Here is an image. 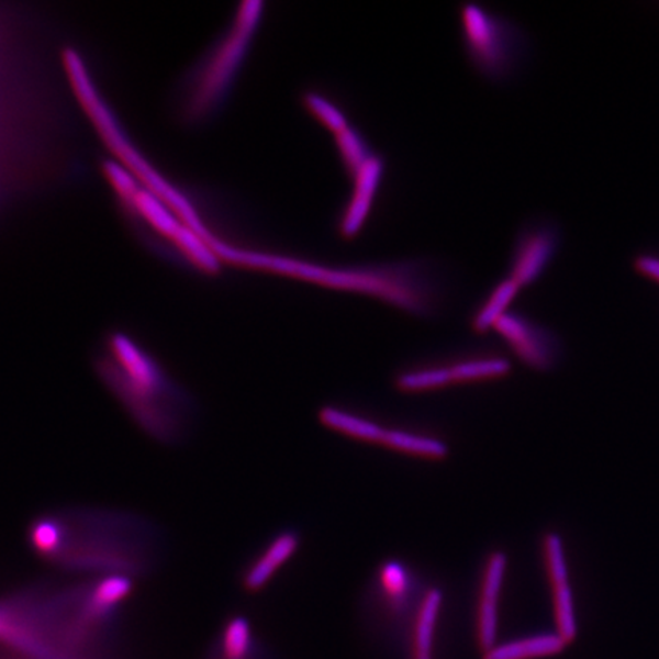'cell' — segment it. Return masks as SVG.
Segmentation results:
<instances>
[{"mask_svg":"<svg viewBox=\"0 0 659 659\" xmlns=\"http://www.w3.org/2000/svg\"><path fill=\"white\" fill-rule=\"evenodd\" d=\"M37 25L0 5V211L81 168L72 115Z\"/></svg>","mask_w":659,"mask_h":659,"instance_id":"1","label":"cell"},{"mask_svg":"<svg viewBox=\"0 0 659 659\" xmlns=\"http://www.w3.org/2000/svg\"><path fill=\"white\" fill-rule=\"evenodd\" d=\"M25 544L41 562L62 572L141 579L158 567L163 537L147 517L125 510L62 507L26 524Z\"/></svg>","mask_w":659,"mask_h":659,"instance_id":"2","label":"cell"},{"mask_svg":"<svg viewBox=\"0 0 659 659\" xmlns=\"http://www.w3.org/2000/svg\"><path fill=\"white\" fill-rule=\"evenodd\" d=\"M92 367L98 380L145 437L159 445L176 446L190 434L196 418L194 398L132 333H105Z\"/></svg>","mask_w":659,"mask_h":659,"instance_id":"3","label":"cell"},{"mask_svg":"<svg viewBox=\"0 0 659 659\" xmlns=\"http://www.w3.org/2000/svg\"><path fill=\"white\" fill-rule=\"evenodd\" d=\"M242 269L260 270L325 289L376 298L402 312L422 317L434 315L445 297V277L437 263L427 258L333 266L292 255L247 249L243 255Z\"/></svg>","mask_w":659,"mask_h":659,"instance_id":"4","label":"cell"},{"mask_svg":"<svg viewBox=\"0 0 659 659\" xmlns=\"http://www.w3.org/2000/svg\"><path fill=\"white\" fill-rule=\"evenodd\" d=\"M265 3L243 2L230 26L180 81L176 116L188 127L208 123L233 93L247 55L260 30Z\"/></svg>","mask_w":659,"mask_h":659,"instance_id":"5","label":"cell"},{"mask_svg":"<svg viewBox=\"0 0 659 659\" xmlns=\"http://www.w3.org/2000/svg\"><path fill=\"white\" fill-rule=\"evenodd\" d=\"M103 171L125 217L132 220L148 242L160 247V253L178 257L200 272H219L222 263L211 243L186 225L167 203L141 186L120 164L108 160Z\"/></svg>","mask_w":659,"mask_h":659,"instance_id":"6","label":"cell"},{"mask_svg":"<svg viewBox=\"0 0 659 659\" xmlns=\"http://www.w3.org/2000/svg\"><path fill=\"white\" fill-rule=\"evenodd\" d=\"M460 18L466 54L478 74L493 82L513 78L528 53L524 30L478 5L462 7Z\"/></svg>","mask_w":659,"mask_h":659,"instance_id":"7","label":"cell"},{"mask_svg":"<svg viewBox=\"0 0 659 659\" xmlns=\"http://www.w3.org/2000/svg\"><path fill=\"white\" fill-rule=\"evenodd\" d=\"M560 246V231L549 220H539L524 226L517 234L510 258V280L521 289L543 277Z\"/></svg>","mask_w":659,"mask_h":659,"instance_id":"8","label":"cell"},{"mask_svg":"<svg viewBox=\"0 0 659 659\" xmlns=\"http://www.w3.org/2000/svg\"><path fill=\"white\" fill-rule=\"evenodd\" d=\"M521 362L537 371H548L559 359L560 344L543 325L516 312H509L493 327Z\"/></svg>","mask_w":659,"mask_h":659,"instance_id":"9","label":"cell"},{"mask_svg":"<svg viewBox=\"0 0 659 659\" xmlns=\"http://www.w3.org/2000/svg\"><path fill=\"white\" fill-rule=\"evenodd\" d=\"M544 557L549 583H551L556 632L565 641L570 643L577 634V618L562 537L555 533L545 536Z\"/></svg>","mask_w":659,"mask_h":659,"instance_id":"10","label":"cell"},{"mask_svg":"<svg viewBox=\"0 0 659 659\" xmlns=\"http://www.w3.org/2000/svg\"><path fill=\"white\" fill-rule=\"evenodd\" d=\"M509 559L504 551H493L482 571L480 602L477 612V638L482 652L498 645L500 599L507 574Z\"/></svg>","mask_w":659,"mask_h":659,"instance_id":"11","label":"cell"},{"mask_svg":"<svg viewBox=\"0 0 659 659\" xmlns=\"http://www.w3.org/2000/svg\"><path fill=\"white\" fill-rule=\"evenodd\" d=\"M384 167H387V163H384L383 156L376 153L364 165L362 170L351 179V198L345 205L339 222H337V233L345 241H353L362 231L365 222L371 213L380 183H382Z\"/></svg>","mask_w":659,"mask_h":659,"instance_id":"12","label":"cell"},{"mask_svg":"<svg viewBox=\"0 0 659 659\" xmlns=\"http://www.w3.org/2000/svg\"><path fill=\"white\" fill-rule=\"evenodd\" d=\"M301 536L295 529H284L278 533L253 562L246 565L241 574L243 591L247 594H258L268 588L273 577L300 549Z\"/></svg>","mask_w":659,"mask_h":659,"instance_id":"13","label":"cell"},{"mask_svg":"<svg viewBox=\"0 0 659 659\" xmlns=\"http://www.w3.org/2000/svg\"><path fill=\"white\" fill-rule=\"evenodd\" d=\"M317 418H320L321 425L327 427V429L357 439V442L371 443V445L382 446L388 429V427L379 425L370 418H364L360 415L340 410V407L330 405L321 407L317 412Z\"/></svg>","mask_w":659,"mask_h":659,"instance_id":"14","label":"cell"},{"mask_svg":"<svg viewBox=\"0 0 659 659\" xmlns=\"http://www.w3.org/2000/svg\"><path fill=\"white\" fill-rule=\"evenodd\" d=\"M443 591L431 588L423 595L417 612H415L414 625H412V650L415 658H433L435 630L439 612L443 607Z\"/></svg>","mask_w":659,"mask_h":659,"instance_id":"15","label":"cell"},{"mask_svg":"<svg viewBox=\"0 0 659 659\" xmlns=\"http://www.w3.org/2000/svg\"><path fill=\"white\" fill-rule=\"evenodd\" d=\"M568 643L556 634H537L532 637L498 643L482 659H537L562 652Z\"/></svg>","mask_w":659,"mask_h":659,"instance_id":"16","label":"cell"},{"mask_svg":"<svg viewBox=\"0 0 659 659\" xmlns=\"http://www.w3.org/2000/svg\"><path fill=\"white\" fill-rule=\"evenodd\" d=\"M382 446L423 460L443 461L450 454L449 445L442 438L395 429V427L387 429Z\"/></svg>","mask_w":659,"mask_h":659,"instance_id":"17","label":"cell"},{"mask_svg":"<svg viewBox=\"0 0 659 659\" xmlns=\"http://www.w3.org/2000/svg\"><path fill=\"white\" fill-rule=\"evenodd\" d=\"M520 290V286L509 277L498 282L472 317L473 332L488 333L490 328H493L502 316L507 315L509 308L516 300Z\"/></svg>","mask_w":659,"mask_h":659,"instance_id":"18","label":"cell"},{"mask_svg":"<svg viewBox=\"0 0 659 659\" xmlns=\"http://www.w3.org/2000/svg\"><path fill=\"white\" fill-rule=\"evenodd\" d=\"M453 384L482 382L507 378L512 372V362L507 357H474L461 362L447 365Z\"/></svg>","mask_w":659,"mask_h":659,"instance_id":"19","label":"cell"},{"mask_svg":"<svg viewBox=\"0 0 659 659\" xmlns=\"http://www.w3.org/2000/svg\"><path fill=\"white\" fill-rule=\"evenodd\" d=\"M257 649L253 626L243 615H234L223 625L219 637L222 659H249Z\"/></svg>","mask_w":659,"mask_h":659,"instance_id":"20","label":"cell"},{"mask_svg":"<svg viewBox=\"0 0 659 659\" xmlns=\"http://www.w3.org/2000/svg\"><path fill=\"white\" fill-rule=\"evenodd\" d=\"M335 143L345 171L350 176V179L355 178L357 172L362 170L364 165L376 155L364 133L357 131L353 125H348L345 131L337 133Z\"/></svg>","mask_w":659,"mask_h":659,"instance_id":"21","label":"cell"},{"mask_svg":"<svg viewBox=\"0 0 659 659\" xmlns=\"http://www.w3.org/2000/svg\"><path fill=\"white\" fill-rule=\"evenodd\" d=\"M379 583L387 597V606L392 607L398 615L402 614L400 610L406 606L411 591V579L405 565L398 560L383 563L379 571Z\"/></svg>","mask_w":659,"mask_h":659,"instance_id":"22","label":"cell"},{"mask_svg":"<svg viewBox=\"0 0 659 659\" xmlns=\"http://www.w3.org/2000/svg\"><path fill=\"white\" fill-rule=\"evenodd\" d=\"M301 103L308 110L310 115L315 118L317 123L323 124L333 136L345 131L350 125L348 118L343 109L337 108L332 100L316 90H305L301 96Z\"/></svg>","mask_w":659,"mask_h":659,"instance_id":"23","label":"cell"},{"mask_svg":"<svg viewBox=\"0 0 659 659\" xmlns=\"http://www.w3.org/2000/svg\"><path fill=\"white\" fill-rule=\"evenodd\" d=\"M449 368L447 367H433V368H420V370H412L402 372L395 379V388L402 392H426L443 390V388L450 387Z\"/></svg>","mask_w":659,"mask_h":659,"instance_id":"24","label":"cell"},{"mask_svg":"<svg viewBox=\"0 0 659 659\" xmlns=\"http://www.w3.org/2000/svg\"><path fill=\"white\" fill-rule=\"evenodd\" d=\"M637 269L646 277L659 282V258L654 255H643L637 260Z\"/></svg>","mask_w":659,"mask_h":659,"instance_id":"25","label":"cell"},{"mask_svg":"<svg viewBox=\"0 0 659 659\" xmlns=\"http://www.w3.org/2000/svg\"><path fill=\"white\" fill-rule=\"evenodd\" d=\"M415 659H433V658H415Z\"/></svg>","mask_w":659,"mask_h":659,"instance_id":"26","label":"cell"}]
</instances>
